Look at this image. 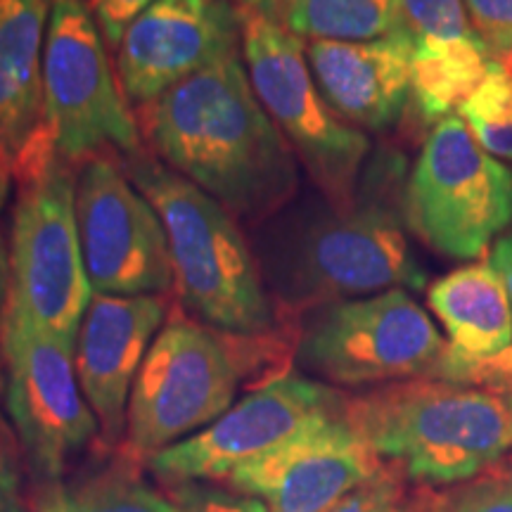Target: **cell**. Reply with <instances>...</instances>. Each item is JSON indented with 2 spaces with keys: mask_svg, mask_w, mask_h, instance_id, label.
Wrapping results in <instances>:
<instances>
[{
  "mask_svg": "<svg viewBox=\"0 0 512 512\" xmlns=\"http://www.w3.org/2000/svg\"><path fill=\"white\" fill-rule=\"evenodd\" d=\"M510 413H512V399H510Z\"/></svg>",
  "mask_w": 512,
  "mask_h": 512,
  "instance_id": "obj_36",
  "label": "cell"
},
{
  "mask_svg": "<svg viewBox=\"0 0 512 512\" xmlns=\"http://www.w3.org/2000/svg\"><path fill=\"white\" fill-rule=\"evenodd\" d=\"M306 60L318 91L347 124L387 131L413 95L415 43L406 31L377 41H309Z\"/></svg>",
  "mask_w": 512,
  "mask_h": 512,
  "instance_id": "obj_18",
  "label": "cell"
},
{
  "mask_svg": "<svg viewBox=\"0 0 512 512\" xmlns=\"http://www.w3.org/2000/svg\"><path fill=\"white\" fill-rule=\"evenodd\" d=\"M477 36L494 50L512 41V0H465Z\"/></svg>",
  "mask_w": 512,
  "mask_h": 512,
  "instance_id": "obj_28",
  "label": "cell"
},
{
  "mask_svg": "<svg viewBox=\"0 0 512 512\" xmlns=\"http://www.w3.org/2000/svg\"><path fill=\"white\" fill-rule=\"evenodd\" d=\"M344 418L377 456L427 486L463 484L512 446V413L503 396L432 377L347 399Z\"/></svg>",
  "mask_w": 512,
  "mask_h": 512,
  "instance_id": "obj_2",
  "label": "cell"
},
{
  "mask_svg": "<svg viewBox=\"0 0 512 512\" xmlns=\"http://www.w3.org/2000/svg\"><path fill=\"white\" fill-rule=\"evenodd\" d=\"M342 394L323 382L278 375L230 406L219 420L147 460L171 484L223 482L249 460L264 456L311 422L344 413Z\"/></svg>",
  "mask_w": 512,
  "mask_h": 512,
  "instance_id": "obj_12",
  "label": "cell"
},
{
  "mask_svg": "<svg viewBox=\"0 0 512 512\" xmlns=\"http://www.w3.org/2000/svg\"><path fill=\"white\" fill-rule=\"evenodd\" d=\"M403 31L415 48L448 46L477 36L465 0H399Z\"/></svg>",
  "mask_w": 512,
  "mask_h": 512,
  "instance_id": "obj_25",
  "label": "cell"
},
{
  "mask_svg": "<svg viewBox=\"0 0 512 512\" xmlns=\"http://www.w3.org/2000/svg\"><path fill=\"white\" fill-rule=\"evenodd\" d=\"M406 479L399 467L387 463L373 479L356 486L323 512H420L422 494L408 491Z\"/></svg>",
  "mask_w": 512,
  "mask_h": 512,
  "instance_id": "obj_26",
  "label": "cell"
},
{
  "mask_svg": "<svg viewBox=\"0 0 512 512\" xmlns=\"http://www.w3.org/2000/svg\"><path fill=\"white\" fill-rule=\"evenodd\" d=\"M34 512H183L174 498L136 477L107 475L81 484L48 486Z\"/></svg>",
  "mask_w": 512,
  "mask_h": 512,
  "instance_id": "obj_22",
  "label": "cell"
},
{
  "mask_svg": "<svg viewBox=\"0 0 512 512\" xmlns=\"http://www.w3.org/2000/svg\"><path fill=\"white\" fill-rule=\"evenodd\" d=\"M280 24L309 41L363 43L403 29L399 0H290Z\"/></svg>",
  "mask_w": 512,
  "mask_h": 512,
  "instance_id": "obj_21",
  "label": "cell"
},
{
  "mask_svg": "<svg viewBox=\"0 0 512 512\" xmlns=\"http://www.w3.org/2000/svg\"><path fill=\"white\" fill-rule=\"evenodd\" d=\"M233 349L185 318L159 330L131 389L126 441L133 456H157L233 406L240 387Z\"/></svg>",
  "mask_w": 512,
  "mask_h": 512,
  "instance_id": "obj_9",
  "label": "cell"
},
{
  "mask_svg": "<svg viewBox=\"0 0 512 512\" xmlns=\"http://www.w3.org/2000/svg\"><path fill=\"white\" fill-rule=\"evenodd\" d=\"M74 207L83 266L95 294L140 297L174 287L164 223L117 159H88L76 178Z\"/></svg>",
  "mask_w": 512,
  "mask_h": 512,
  "instance_id": "obj_11",
  "label": "cell"
},
{
  "mask_svg": "<svg viewBox=\"0 0 512 512\" xmlns=\"http://www.w3.org/2000/svg\"><path fill=\"white\" fill-rule=\"evenodd\" d=\"M384 460L342 415L306 425L226 482L268 512H323L384 470Z\"/></svg>",
  "mask_w": 512,
  "mask_h": 512,
  "instance_id": "obj_15",
  "label": "cell"
},
{
  "mask_svg": "<svg viewBox=\"0 0 512 512\" xmlns=\"http://www.w3.org/2000/svg\"><path fill=\"white\" fill-rule=\"evenodd\" d=\"M240 19L242 60L256 98L330 207L349 211L370 152L368 136L325 102L302 38L259 12L240 8Z\"/></svg>",
  "mask_w": 512,
  "mask_h": 512,
  "instance_id": "obj_5",
  "label": "cell"
},
{
  "mask_svg": "<svg viewBox=\"0 0 512 512\" xmlns=\"http://www.w3.org/2000/svg\"><path fill=\"white\" fill-rule=\"evenodd\" d=\"M401 216L368 192L349 211L328 204L292 216L266 240L264 283L292 313L396 287L422 290L427 273L408 249Z\"/></svg>",
  "mask_w": 512,
  "mask_h": 512,
  "instance_id": "obj_3",
  "label": "cell"
},
{
  "mask_svg": "<svg viewBox=\"0 0 512 512\" xmlns=\"http://www.w3.org/2000/svg\"><path fill=\"white\" fill-rule=\"evenodd\" d=\"M458 112L491 157L512 162V74L494 62L482 86L460 105Z\"/></svg>",
  "mask_w": 512,
  "mask_h": 512,
  "instance_id": "obj_23",
  "label": "cell"
},
{
  "mask_svg": "<svg viewBox=\"0 0 512 512\" xmlns=\"http://www.w3.org/2000/svg\"><path fill=\"white\" fill-rule=\"evenodd\" d=\"M448 349L470 361H491L512 349V304L501 273L491 264L456 268L427 290Z\"/></svg>",
  "mask_w": 512,
  "mask_h": 512,
  "instance_id": "obj_19",
  "label": "cell"
},
{
  "mask_svg": "<svg viewBox=\"0 0 512 512\" xmlns=\"http://www.w3.org/2000/svg\"><path fill=\"white\" fill-rule=\"evenodd\" d=\"M491 57H494V62L501 64L505 72L512 74V41L503 43V46L491 50Z\"/></svg>",
  "mask_w": 512,
  "mask_h": 512,
  "instance_id": "obj_34",
  "label": "cell"
},
{
  "mask_svg": "<svg viewBox=\"0 0 512 512\" xmlns=\"http://www.w3.org/2000/svg\"><path fill=\"white\" fill-rule=\"evenodd\" d=\"M43 102L60 162L102 145L140 152V133L114 79L88 0H55L43 50Z\"/></svg>",
  "mask_w": 512,
  "mask_h": 512,
  "instance_id": "obj_10",
  "label": "cell"
},
{
  "mask_svg": "<svg viewBox=\"0 0 512 512\" xmlns=\"http://www.w3.org/2000/svg\"><path fill=\"white\" fill-rule=\"evenodd\" d=\"M76 181L57 162L22 185L10 242V292L3 318L74 344L93 299L76 228Z\"/></svg>",
  "mask_w": 512,
  "mask_h": 512,
  "instance_id": "obj_8",
  "label": "cell"
},
{
  "mask_svg": "<svg viewBox=\"0 0 512 512\" xmlns=\"http://www.w3.org/2000/svg\"><path fill=\"white\" fill-rule=\"evenodd\" d=\"M235 55H242V19L228 0H155L128 24L117 76L128 100L150 105Z\"/></svg>",
  "mask_w": 512,
  "mask_h": 512,
  "instance_id": "obj_14",
  "label": "cell"
},
{
  "mask_svg": "<svg viewBox=\"0 0 512 512\" xmlns=\"http://www.w3.org/2000/svg\"><path fill=\"white\" fill-rule=\"evenodd\" d=\"M155 0H88L91 12L98 22L102 38L112 48H119L128 24L136 19L140 12H145Z\"/></svg>",
  "mask_w": 512,
  "mask_h": 512,
  "instance_id": "obj_29",
  "label": "cell"
},
{
  "mask_svg": "<svg viewBox=\"0 0 512 512\" xmlns=\"http://www.w3.org/2000/svg\"><path fill=\"white\" fill-rule=\"evenodd\" d=\"M10 292V249L5 247L3 238H0V320H3L5 304H8Z\"/></svg>",
  "mask_w": 512,
  "mask_h": 512,
  "instance_id": "obj_33",
  "label": "cell"
},
{
  "mask_svg": "<svg viewBox=\"0 0 512 512\" xmlns=\"http://www.w3.org/2000/svg\"><path fill=\"white\" fill-rule=\"evenodd\" d=\"M126 171L164 223L181 302L230 335H268L275 313L264 273L233 216L188 178L143 152L128 155Z\"/></svg>",
  "mask_w": 512,
  "mask_h": 512,
  "instance_id": "obj_4",
  "label": "cell"
},
{
  "mask_svg": "<svg viewBox=\"0 0 512 512\" xmlns=\"http://www.w3.org/2000/svg\"><path fill=\"white\" fill-rule=\"evenodd\" d=\"M8 366V408L15 430L43 475L57 477L100 425L81 392L74 344L19 320H0Z\"/></svg>",
  "mask_w": 512,
  "mask_h": 512,
  "instance_id": "obj_13",
  "label": "cell"
},
{
  "mask_svg": "<svg viewBox=\"0 0 512 512\" xmlns=\"http://www.w3.org/2000/svg\"><path fill=\"white\" fill-rule=\"evenodd\" d=\"M55 0H0V162L27 185L60 159L43 102V50Z\"/></svg>",
  "mask_w": 512,
  "mask_h": 512,
  "instance_id": "obj_17",
  "label": "cell"
},
{
  "mask_svg": "<svg viewBox=\"0 0 512 512\" xmlns=\"http://www.w3.org/2000/svg\"><path fill=\"white\" fill-rule=\"evenodd\" d=\"M147 138L235 221L271 219L299 190L297 155L256 98L242 55L150 102Z\"/></svg>",
  "mask_w": 512,
  "mask_h": 512,
  "instance_id": "obj_1",
  "label": "cell"
},
{
  "mask_svg": "<svg viewBox=\"0 0 512 512\" xmlns=\"http://www.w3.org/2000/svg\"><path fill=\"white\" fill-rule=\"evenodd\" d=\"M0 512H27L22 496H19L15 470L5 458H0Z\"/></svg>",
  "mask_w": 512,
  "mask_h": 512,
  "instance_id": "obj_30",
  "label": "cell"
},
{
  "mask_svg": "<svg viewBox=\"0 0 512 512\" xmlns=\"http://www.w3.org/2000/svg\"><path fill=\"white\" fill-rule=\"evenodd\" d=\"M174 501L183 512H268L266 505L252 496H242L233 489H204L200 484L176 486Z\"/></svg>",
  "mask_w": 512,
  "mask_h": 512,
  "instance_id": "obj_27",
  "label": "cell"
},
{
  "mask_svg": "<svg viewBox=\"0 0 512 512\" xmlns=\"http://www.w3.org/2000/svg\"><path fill=\"white\" fill-rule=\"evenodd\" d=\"M491 266L501 273L505 287H508L510 294V304H512V230L503 233L501 238L496 240L494 249H491Z\"/></svg>",
  "mask_w": 512,
  "mask_h": 512,
  "instance_id": "obj_31",
  "label": "cell"
},
{
  "mask_svg": "<svg viewBox=\"0 0 512 512\" xmlns=\"http://www.w3.org/2000/svg\"><path fill=\"white\" fill-rule=\"evenodd\" d=\"M494 57L482 38L415 48L411 105L427 124H437L482 86Z\"/></svg>",
  "mask_w": 512,
  "mask_h": 512,
  "instance_id": "obj_20",
  "label": "cell"
},
{
  "mask_svg": "<svg viewBox=\"0 0 512 512\" xmlns=\"http://www.w3.org/2000/svg\"><path fill=\"white\" fill-rule=\"evenodd\" d=\"M240 3H242V10L259 12V15L271 17L275 22H280L285 15L287 5H290V0H240Z\"/></svg>",
  "mask_w": 512,
  "mask_h": 512,
  "instance_id": "obj_32",
  "label": "cell"
},
{
  "mask_svg": "<svg viewBox=\"0 0 512 512\" xmlns=\"http://www.w3.org/2000/svg\"><path fill=\"white\" fill-rule=\"evenodd\" d=\"M420 512H512V456L444 494L422 491Z\"/></svg>",
  "mask_w": 512,
  "mask_h": 512,
  "instance_id": "obj_24",
  "label": "cell"
},
{
  "mask_svg": "<svg viewBox=\"0 0 512 512\" xmlns=\"http://www.w3.org/2000/svg\"><path fill=\"white\" fill-rule=\"evenodd\" d=\"M403 221L434 252L475 259L512 221V171L458 114L434 124L403 192Z\"/></svg>",
  "mask_w": 512,
  "mask_h": 512,
  "instance_id": "obj_7",
  "label": "cell"
},
{
  "mask_svg": "<svg viewBox=\"0 0 512 512\" xmlns=\"http://www.w3.org/2000/svg\"><path fill=\"white\" fill-rule=\"evenodd\" d=\"M164 318L166 302L159 294L112 297L93 292L76 337L74 366L105 444H119L126 434L133 382Z\"/></svg>",
  "mask_w": 512,
  "mask_h": 512,
  "instance_id": "obj_16",
  "label": "cell"
},
{
  "mask_svg": "<svg viewBox=\"0 0 512 512\" xmlns=\"http://www.w3.org/2000/svg\"><path fill=\"white\" fill-rule=\"evenodd\" d=\"M448 342L427 311L401 287L320 306L297 339L306 373L339 387L432 377Z\"/></svg>",
  "mask_w": 512,
  "mask_h": 512,
  "instance_id": "obj_6",
  "label": "cell"
},
{
  "mask_svg": "<svg viewBox=\"0 0 512 512\" xmlns=\"http://www.w3.org/2000/svg\"><path fill=\"white\" fill-rule=\"evenodd\" d=\"M10 178L12 174L8 169H5V164L0 162V211H3L5 202H8V195H10Z\"/></svg>",
  "mask_w": 512,
  "mask_h": 512,
  "instance_id": "obj_35",
  "label": "cell"
}]
</instances>
